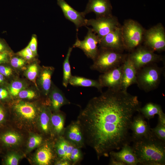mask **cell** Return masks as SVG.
Here are the masks:
<instances>
[{
  "instance_id": "6da1fadb",
  "label": "cell",
  "mask_w": 165,
  "mask_h": 165,
  "mask_svg": "<svg viewBox=\"0 0 165 165\" xmlns=\"http://www.w3.org/2000/svg\"><path fill=\"white\" fill-rule=\"evenodd\" d=\"M141 107L137 96L108 89L91 99L80 111L77 120L85 144L94 150L98 160L131 142L130 125Z\"/></svg>"
},
{
  "instance_id": "7a4b0ae2",
  "label": "cell",
  "mask_w": 165,
  "mask_h": 165,
  "mask_svg": "<svg viewBox=\"0 0 165 165\" xmlns=\"http://www.w3.org/2000/svg\"><path fill=\"white\" fill-rule=\"evenodd\" d=\"M134 152L139 164L165 165V142L157 138L152 132L132 142Z\"/></svg>"
},
{
  "instance_id": "3957f363",
  "label": "cell",
  "mask_w": 165,
  "mask_h": 165,
  "mask_svg": "<svg viewBox=\"0 0 165 165\" xmlns=\"http://www.w3.org/2000/svg\"><path fill=\"white\" fill-rule=\"evenodd\" d=\"M128 56L112 49L99 47L98 53L90 67L93 70L104 73L122 65Z\"/></svg>"
},
{
  "instance_id": "277c9868",
  "label": "cell",
  "mask_w": 165,
  "mask_h": 165,
  "mask_svg": "<svg viewBox=\"0 0 165 165\" xmlns=\"http://www.w3.org/2000/svg\"><path fill=\"white\" fill-rule=\"evenodd\" d=\"M163 71V68L156 63L145 66L137 71L136 84L146 92L156 89L160 83Z\"/></svg>"
},
{
  "instance_id": "5b68a950",
  "label": "cell",
  "mask_w": 165,
  "mask_h": 165,
  "mask_svg": "<svg viewBox=\"0 0 165 165\" xmlns=\"http://www.w3.org/2000/svg\"><path fill=\"white\" fill-rule=\"evenodd\" d=\"M121 28L125 49L132 51L140 46L143 41L145 31L139 24L129 19L125 21Z\"/></svg>"
},
{
  "instance_id": "8992f818",
  "label": "cell",
  "mask_w": 165,
  "mask_h": 165,
  "mask_svg": "<svg viewBox=\"0 0 165 165\" xmlns=\"http://www.w3.org/2000/svg\"><path fill=\"white\" fill-rule=\"evenodd\" d=\"M54 145L57 159L66 160L72 165L79 164L83 158L81 148L65 139L63 136L56 138Z\"/></svg>"
},
{
  "instance_id": "52a82bcc",
  "label": "cell",
  "mask_w": 165,
  "mask_h": 165,
  "mask_svg": "<svg viewBox=\"0 0 165 165\" xmlns=\"http://www.w3.org/2000/svg\"><path fill=\"white\" fill-rule=\"evenodd\" d=\"M128 58L132 63L137 71L147 65L162 60L161 55L145 46H139L132 51Z\"/></svg>"
},
{
  "instance_id": "ba28073f",
  "label": "cell",
  "mask_w": 165,
  "mask_h": 165,
  "mask_svg": "<svg viewBox=\"0 0 165 165\" xmlns=\"http://www.w3.org/2000/svg\"><path fill=\"white\" fill-rule=\"evenodd\" d=\"M143 40L145 46L154 52H161L165 49V31L161 24L145 31Z\"/></svg>"
},
{
  "instance_id": "9c48e42d",
  "label": "cell",
  "mask_w": 165,
  "mask_h": 165,
  "mask_svg": "<svg viewBox=\"0 0 165 165\" xmlns=\"http://www.w3.org/2000/svg\"><path fill=\"white\" fill-rule=\"evenodd\" d=\"M87 28L88 31L84 39L81 40L77 37L72 47L81 49L87 57L93 61L98 52L100 38L91 28Z\"/></svg>"
},
{
  "instance_id": "30bf717a",
  "label": "cell",
  "mask_w": 165,
  "mask_h": 165,
  "mask_svg": "<svg viewBox=\"0 0 165 165\" xmlns=\"http://www.w3.org/2000/svg\"><path fill=\"white\" fill-rule=\"evenodd\" d=\"M117 19L112 15L96 19H87L86 26H90L93 31L101 38L119 27Z\"/></svg>"
},
{
  "instance_id": "8fae6325",
  "label": "cell",
  "mask_w": 165,
  "mask_h": 165,
  "mask_svg": "<svg viewBox=\"0 0 165 165\" xmlns=\"http://www.w3.org/2000/svg\"><path fill=\"white\" fill-rule=\"evenodd\" d=\"M123 64L99 75L98 80L103 87L114 90H121Z\"/></svg>"
},
{
  "instance_id": "7c38bea8",
  "label": "cell",
  "mask_w": 165,
  "mask_h": 165,
  "mask_svg": "<svg viewBox=\"0 0 165 165\" xmlns=\"http://www.w3.org/2000/svg\"><path fill=\"white\" fill-rule=\"evenodd\" d=\"M138 112L134 116L130 125L131 142L148 135L151 132L149 123L140 112Z\"/></svg>"
},
{
  "instance_id": "4fadbf2b",
  "label": "cell",
  "mask_w": 165,
  "mask_h": 165,
  "mask_svg": "<svg viewBox=\"0 0 165 165\" xmlns=\"http://www.w3.org/2000/svg\"><path fill=\"white\" fill-rule=\"evenodd\" d=\"M99 46L112 49L122 52L125 48L121 28L118 27L100 39Z\"/></svg>"
},
{
  "instance_id": "5bb4252c",
  "label": "cell",
  "mask_w": 165,
  "mask_h": 165,
  "mask_svg": "<svg viewBox=\"0 0 165 165\" xmlns=\"http://www.w3.org/2000/svg\"><path fill=\"white\" fill-rule=\"evenodd\" d=\"M65 18L74 24L77 31L82 26H86L87 19L83 12H78L69 5L65 0H57Z\"/></svg>"
},
{
  "instance_id": "9a60e30c",
  "label": "cell",
  "mask_w": 165,
  "mask_h": 165,
  "mask_svg": "<svg viewBox=\"0 0 165 165\" xmlns=\"http://www.w3.org/2000/svg\"><path fill=\"white\" fill-rule=\"evenodd\" d=\"M63 137L66 140L80 148L86 145L83 134L78 121H72L65 128Z\"/></svg>"
},
{
  "instance_id": "2e32d148",
  "label": "cell",
  "mask_w": 165,
  "mask_h": 165,
  "mask_svg": "<svg viewBox=\"0 0 165 165\" xmlns=\"http://www.w3.org/2000/svg\"><path fill=\"white\" fill-rule=\"evenodd\" d=\"M112 9L109 0H89L83 12L85 16L93 12L96 18H99L112 15Z\"/></svg>"
},
{
  "instance_id": "e0dca14e",
  "label": "cell",
  "mask_w": 165,
  "mask_h": 165,
  "mask_svg": "<svg viewBox=\"0 0 165 165\" xmlns=\"http://www.w3.org/2000/svg\"><path fill=\"white\" fill-rule=\"evenodd\" d=\"M120 149L119 152L111 151L109 155L110 157L123 162L125 165L139 164L138 159L130 144L124 145Z\"/></svg>"
},
{
  "instance_id": "ac0fdd59",
  "label": "cell",
  "mask_w": 165,
  "mask_h": 165,
  "mask_svg": "<svg viewBox=\"0 0 165 165\" xmlns=\"http://www.w3.org/2000/svg\"><path fill=\"white\" fill-rule=\"evenodd\" d=\"M123 64L121 90L127 91L129 86L136 84L137 70L128 57Z\"/></svg>"
},
{
  "instance_id": "d6986e66",
  "label": "cell",
  "mask_w": 165,
  "mask_h": 165,
  "mask_svg": "<svg viewBox=\"0 0 165 165\" xmlns=\"http://www.w3.org/2000/svg\"><path fill=\"white\" fill-rule=\"evenodd\" d=\"M14 108L17 115L26 121L32 122L36 117V109L35 106L30 103L19 101L15 105Z\"/></svg>"
},
{
  "instance_id": "ffe728a7",
  "label": "cell",
  "mask_w": 165,
  "mask_h": 165,
  "mask_svg": "<svg viewBox=\"0 0 165 165\" xmlns=\"http://www.w3.org/2000/svg\"><path fill=\"white\" fill-rule=\"evenodd\" d=\"M50 144L46 143L37 151L35 160L38 164L49 165L53 161L55 157L52 146Z\"/></svg>"
},
{
  "instance_id": "44dd1931",
  "label": "cell",
  "mask_w": 165,
  "mask_h": 165,
  "mask_svg": "<svg viewBox=\"0 0 165 165\" xmlns=\"http://www.w3.org/2000/svg\"><path fill=\"white\" fill-rule=\"evenodd\" d=\"M51 113L50 122L52 133L56 138L63 136L64 129L65 115L60 110Z\"/></svg>"
},
{
  "instance_id": "7402d4cb",
  "label": "cell",
  "mask_w": 165,
  "mask_h": 165,
  "mask_svg": "<svg viewBox=\"0 0 165 165\" xmlns=\"http://www.w3.org/2000/svg\"><path fill=\"white\" fill-rule=\"evenodd\" d=\"M50 92V100L52 110L54 112L60 110L63 106L71 103L65 97L62 92L55 87H53Z\"/></svg>"
},
{
  "instance_id": "603a6c76",
  "label": "cell",
  "mask_w": 165,
  "mask_h": 165,
  "mask_svg": "<svg viewBox=\"0 0 165 165\" xmlns=\"http://www.w3.org/2000/svg\"><path fill=\"white\" fill-rule=\"evenodd\" d=\"M69 84L74 86L94 87L101 92L103 88L98 80L76 75L72 76L69 80Z\"/></svg>"
},
{
  "instance_id": "cb8c5ba5",
  "label": "cell",
  "mask_w": 165,
  "mask_h": 165,
  "mask_svg": "<svg viewBox=\"0 0 165 165\" xmlns=\"http://www.w3.org/2000/svg\"><path fill=\"white\" fill-rule=\"evenodd\" d=\"M138 112L148 120L153 118L156 115L158 116L165 115L160 105L152 102H148L143 107H141Z\"/></svg>"
},
{
  "instance_id": "d4e9b609",
  "label": "cell",
  "mask_w": 165,
  "mask_h": 165,
  "mask_svg": "<svg viewBox=\"0 0 165 165\" xmlns=\"http://www.w3.org/2000/svg\"><path fill=\"white\" fill-rule=\"evenodd\" d=\"M51 114L49 108L44 107L39 116V125L40 129L44 134L46 135L53 136L50 122Z\"/></svg>"
},
{
  "instance_id": "484cf974",
  "label": "cell",
  "mask_w": 165,
  "mask_h": 165,
  "mask_svg": "<svg viewBox=\"0 0 165 165\" xmlns=\"http://www.w3.org/2000/svg\"><path fill=\"white\" fill-rule=\"evenodd\" d=\"M53 68L51 67H44L41 72L40 83L45 94L47 96L50 93L51 86V76Z\"/></svg>"
},
{
  "instance_id": "4316f807",
  "label": "cell",
  "mask_w": 165,
  "mask_h": 165,
  "mask_svg": "<svg viewBox=\"0 0 165 165\" xmlns=\"http://www.w3.org/2000/svg\"><path fill=\"white\" fill-rule=\"evenodd\" d=\"M21 137L18 133L11 131L5 132L0 135L1 142L6 146H12L18 144Z\"/></svg>"
},
{
  "instance_id": "83f0119b",
  "label": "cell",
  "mask_w": 165,
  "mask_h": 165,
  "mask_svg": "<svg viewBox=\"0 0 165 165\" xmlns=\"http://www.w3.org/2000/svg\"><path fill=\"white\" fill-rule=\"evenodd\" d=\"M73 49L72 47L69 48L66 56L63 63V86L67 88L69 80L72 75L71 74V66L69 62V58Z\"/></svg>"
},
{
  "instance_id": "f1b7e54d",
  "label": "cell",
  "mask_w": 165,
  "mask_h": 165,
  "mask_svg": "<svg viewBox=\"0 0 165 165\" xmlns=\"http://www.w3.org/2000/svg\"><path fill=\"white\" fill-rule=\"evenodd\" d=\"M152 133L158 139L165 142V123L158 121L156 126L154 128H151Z\"/></svg>"
},
{
  "instance_id": "f546056e",
  "label": "cell",
  "mask_w": 165,
  "mask_h": 165,
  "mask_svg": "<svg viewBox=\"0 0 165 165\" xmlns=\"http://www.w3.org/2000/svg\"><path fill=\"white\" fill-rule=\"evenodd\" d=\"M9 94L13 96L18 95L19 93L24 88V85L21 81H16L12 83L7 87Z\"/></svg>"
},
{
  "instance_id": "4dcf8cb0",
  "label": "cell",
  "mask_w": 165,
  "mask_h": 165,
  "mask_svg": "<svg viewBox=\"0 0 165 165\" xmlns=\"http://www.w3.org/2000/svg\"><path fill=\"white\" fill-rule=\"evenodd\" d=\"M38 72V67L35 64H33L30 65L26 72V75L27 78L34 83L36 86L35 80Z\"/></svg>"
},
{
  "instance_id": "1f68e13d",
  "label": "cell",
  "mask_w": 165,
  "mask_h": 165,
  "mask_svg": "<svg viewBox=\"0 0 165 165\" xmlns=\"http://www.w3.org/2000/svg\"><path fill=\"white\" fill-rule=\"evenodd\" d=\"M42 137L39 135H32L29 138L28 144V147L31 151L39 145L42 141Z\"/></svg>"
},
{
  "instance_id": "d6a6232c",
  "label": "cell",
  "mask_w": 165,
  "mask_h": 165,
  "mask_svg": "<svg viewBox=\"0 0 165 165\" xmlns=\"http://www.w3.org/2000/svg\"><path fill=\"white\" fill-rule=\"evenodd\" d=\"M19 160V156L16 154L10 153L6 156L4 163L6 165H17Z\"/></svg>"
},
{
  "instance_id": "836d02e7",
  "label": "cell",
  "mask_w": 165,
  "mask_h": 165,
  "mask_svg": "<svg viewBox=\"0 0 165 165\" xmlns=\"http://www.w3.org/2000/svg\"><path fill=\"white\" fill-rule=\"evenodd\" d=\"M18 95L20 98L31 99L35 98L36 94L32 90L23 89L20 91Z\"/></svg>"
},
{
  "instance_id": "e575fe53",
  "label": "cell",
  "mask_w": 165,
  "mask_h": 165,
  "mask_svg": "<svg viewBox=\"0 0 165 165\" xmlns=\"http://www.w3.org/2000/svg\"><path fill=\"white\" fill-rule=\"evenodd\" d=\"M18 54L27 60L31 59L35 55L28 46L24 49L19 52Z\"/></svg>"
},
{
  "instance_id": "d590c367",
  "label": "cell",
  "mask_w": 165,
  "mask_h": 165,
  "mask_svg": "<svg viewBox=\"0 0 165 165\" xmlns=\"http://www.w3.org/2000/svg\"><path fill=\"white\" fill-rule=\"evenodd\" d=\"M6 64H0V73L5 78L8 77L13 74V70L9 66L5 65Z\"/></svg>"
},
{
  "instance_id": "8d00e7d4",
  "label": "cell",
  "mask_w": 165,
  "mask_h": 165,
  "mask_svg": "<svg viewBox=\"0 0 165 165\" xmlns=\"http://www.w3.org/2000/svg\"><path fill=\"white\" fill-rule=\"evenodd\" d=\"M12 66L15 68H19L23 66L25 63L24 59L17 57L12 58L10 61Z\"/></svg>"
},
{
  "instance_id": "74e56055",
  "label": "cell",
  "mask_w": 165,
  "mask_h": 165,
  "mask_svg": "<svg viewBox=\"0 0 165 165\" xmlns=\"http://www.w3.org/2000/svg\"><path fill=\"white\" fill-rule=\"evenodd\" d=\"M37 42L36 38L33 36L28 46L34 55L37 53Z\"/></svg>"
},
{
  "instance_id": "f35d334b",
  "label": "cell",
  "mask_w": 165,
  "mask_h": 165,
  "mask_svg": "<svg viewBox=\"0 0 165 165\" xmlns=\"http://www.w3.org/2000/svg\"><path fill=\"white\" fill-rule=\"evenodd\" d=\"M6 118V112L3 105L0 103V126L5 123Z\"/></svg>"
},
{
  "instance_id": "ab89813d",
  "label": "cell",
  "mask_w": 165,
  "mask_h": 165,
  "mask_svg": "<svg viewBox=\"0 0 165 165\" xmlns=\"http://www.w3.org/2000/svg\"><path fill=\"white\" fill-rule=\"evenodd\" d=\"M9 94L7 88L4 86H0V101L6 100L9 97Z\"/></svg>"
},
{
  "instance_id": "60d3db41",
  "label": "cell",
  "mask_w": 165,
  "mask_h": 165,
  "mask_svg": "<svg viewBox=\"0 0 165 165\" xmlns=\"http://www.w3.org/2000/svg\"><path fill=\"white\" fill-rule=\"evenodd\" d=\"M9 51L0 52V64L8 63L9 61Z\"/></svg>"
},
{
  "instance_id": "b9f144b4",
  "label": "cell",
  "mask_w": 165,
  "mask_h": 165,
  "mask_svg": "<svg viewBox=\"0 0 165 165\" xmlns=\"http://www.w3.org/2000/svg\"><path fill=\"white\" fill-rule=\"evenodd\" d=\"M54 164L56 165H71L68 161L59 159H57L54 163Z\"/></svg>"
},
{
  "instance_id": "7bdbcfd3",
  "label": "cell",
  "mask_w": 165,
  "mask_h": 165,
  "mask_svg": "<svg viewBox=\"0 0 165 165\" xmlns=\"http://www.w3.org/2000/svg\"><path fill=\"white\" fill-rule=\"evenodd\" d=\"M109 165H125L123 162L117 160L110 157Z\"/></svg>"
},
{
  "instance_id": "ee69618b",
  "label": "cell",
  "mask_w": 165,
  "mask_h": 165,
  "mask_svg": "<svg viewBox=\"0 0 165 165\" xmlns=\"http://www.w3.org/2000/svg\"><path fill=\"white\" fill-rule=\"evenodd\" d=\"M6 51H9L7 45L3 40L0 39V52Z\"/></svg>"
},
{
  "instance_id": "f6af8a7d",
  "label": "cell",
  "mask_w": 165,
  "mask_h": 165,
  "mask_svg": "<svg viewBox=\"0 0 165 165\" xmlns=\"http://www.w3.org/2000/svg\"><path fill=\"white\" fill-rule=\"evenodd\" d=\"M6 78L0 73V86H4L6 82Z\"/></svg>"
}]
</instances>
